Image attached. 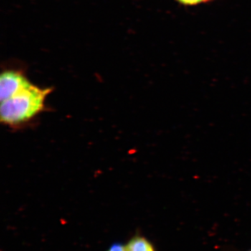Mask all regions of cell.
<instances>
[{
    "label": "cell",
    "instance_id": "3957f363",
    "mask_svg": "<svg viewBox=\"0 0 251 251\" xmlns=\"http://www.w3.org/2000/svg\"><path fill=\"white\" fill-rule=\"evenodd\" d=\"M126 246L127 251H156L152 242L140 233L132 236Z\"/></svg>",
    "mask_w": 251,
    "mask_h": 251
},
{
    "label": "cell",
    "instance_id": "8992f818",
    "mask_svg": "<svg viewBox=\"0 0 251 251\" xmlns=\"http://www.w3.org/2000/svg\"><path fill=\"white\" fill-rule=\"evenodd\" d=\"M251 251V250H250V251Z\"/></svg>",
    "mask_w": 251,
    "mask_h": 251
},
{
    "label": "cell",
    "instance_id": "277c9868",
    "mask_svg": "<svg viewBox=\"0 0 251 251\" xmlns=\"http://www.w3.org/2000/svg\"><path fill=\"white\" fill-rule=\"evenodd\" d=\"M106 251H127L126 246L120 242L114 243Z\"/></svg>",
    "mask_w": 251,
    "mask_h": 251
},
{
    "label": "cell",
    "instance_id": "7a4b0ae2",
    "mask_svg": "<svg viewBox=\"0 0 251 251\" xmlns=\"http://www.w3.org/2000/svg\"><path fill=\"white\" fill-rule=\"evenodd\" d=\"M22 72L6 70L0 77V100L4 101L31 85Z\"/></svg>",
    "mask_w": 251,
    "mask_h": 251
},
{
    "label": "cell",
    "instance_id": "6da1fadb",
    "mask_svg": "<svg viewBox=\"0 0 251 251\" xmlns=\"http://www.w3.org/2000/svg\"><path fill=\"white\" fill-rule=\"evenodd\" d=\"M49 88H40L31 84L14 97L1 102V122L6 125L25 123L40 113L45 106Z\"/></svg>",
    "mask_w": 251,
    "mask_h": 251
},
{
    "label": "cell",
    "instance_id": "5b68a950",
    "mask_svg": "<svg viewBox=\"0 0 251 251\" xmlns=\"http://www.w3.org/2000/svg\"><path fill=\"white\" fill-rule=\"evenodd\" d=\"M177 1L185 5H195L201 4V3L204 2L208 0H177Z\"/></svg>",
    "mask_w": 251,
    "mask_h": 251
}]
</instances>
